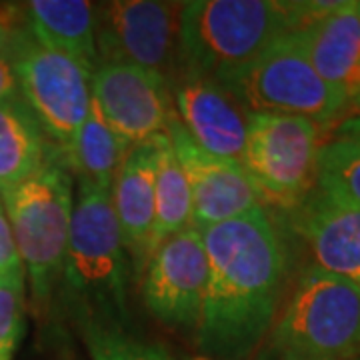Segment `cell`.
<instances>
[{
	"label": "cell",
	"instance_id": "cell-27",
	"mask_svg": "<svg viewBox=\"0 0 360 360\" xmlns=\"http://www.w3.org/2000/svg\"><path fill=\"white\" fill-rule=\"evenodd\" d=\"M270 360H307L302 356H298L295 352H288V350H278V348L269 347Z\"/></svg>",
	"mask_w": 360,
	"mask_h": 360
},
{
	"label": "cell",
	"instance_id": "cell-26",
	"mask_svg": "<svg viewBox=\"0 0 360 360\" xmlns=\"http://www.w3.org/2000/svg\"><path fill=\"white\" fill-rule=\"evenodd\" d=\"M335 136H347V139H356L360 141V110L356 115L347 116L340 127L336 129Z\"/></svg>",
	"mask_w": 360,
	"mask_h": 360
},
{
	"label": "cell",
	"instance_id": "cell-2",
	"mask_svg": "<svg viewBox=\"0 0 360 360\" xmlns=\"http://www.w3.org/2000/svg\"><path fill=\"white\" fill-rule=\"evenodd\" d=\"M296 30H300L296 2H182L176 77L206 78L226 89L276 40Z\"/></svg>",
	"mask_w": 360,
	"mask_h": 360
},
{
	"label": "cell",
	"instance_id": "cell-8",
	"mask_svg": "<svg viewBox=\"0 0 360 360\" xmlns=\"http://www.w3.org/2000/svg\"><path fill=\"white\" fill-rule=\"evenodd\" d=\"M20 96L52 146L65 155L92 106L90 75L60 52L49 51L25 30L6 40Z\"/></svg>",
	"mask_w": 360,
	"mask_h": 360
},
{
	"label": "cell",
	"instance_id": "cell-10",
	"mask_svg": "<svg viewBox=\"0 0 360 360\" xmlns=\"http://www.w3.org/2000/svg\"><path fill=\"white\" fill-rule=\"evenodd\" d=\"M208 281V258L202 234L188 226L172 234L148 258L142 276V302L165 326L198 328Z\"/></svg>",
	"mask_w": 360,
	"mask_h": 360
},
{
	"label": "cell",
	"instance_id": "cell-29",
	"mask_svg": "<svg viewBox=\"0 0 360 360\" xmlns=\"http://www.w3.org/2000/svg\"><path fill=\"white\" fill-rule=\"evenodd\" d=\"M193 360H206V359H193Z\"/></svg>",
	"mask_w": 360,
	"mask_h": 360
},
{
	"label": "cell",
	"instance_id": "cell-1",
	"mask_svg": "<svg viewBox=\"0 0 360 360\" xmlns=\"http://www.w3.org/2000/svg\"><path fill=\"white\" fill-rule=\"evenodd\" d=\"M208 258L196 347L206 360H250L274 324L286 278V248L258 206L200 231Z\"/></svg>",
	"mask_w": 360,
	"mask_h": 360
},
{
	"label": "cell",
	"instance_id": "cell-7",
	"mask_svg": "<svg viewBox=\"0 0 360 360\" xmlns=\"http://www.w3.org/2000/svg\"><path fill=\"white\" fill-rule=\"evenodd\" d=\"M226 89L248 115L302 116L328 124L348 112L345 98L310 63L300 30L281 37Z\"/></svg>",
	"mask_w": 360,
	"mask_h": 360
},
{
	"label": "cell",
	"instance_id": "cell-22",
	"mask_svg": "<svg viewBox=\"0 0 360 360\" xmlns=\"http://www.w3.org/2000/svg\"><path fill=\"white\" fill-rule=\"evenodd\" d=\"M316 188L360 208V141L335 136L322 144L316 167Z\"/></svg>",
	"mask_w": 360,
	"mask_h": 360
},
{
	"label": "cell",
	"instance_id": "cell-30",
	"mask_svg": "<svg viewBox=\"0 0 360 360\" xmlns=\"http://www.w3.org/2000/svg\"><path fill=\"white\" fill-rule=\"evenodd\" d=\"M354 360H360V359H354Z\"/></svg>",
	"mask_w": 360,
	"mask_h": 360
},
{
	"label": "cell",
	"instance_id": "cell-15",
	"mask_svg": "<svg viewBox=\"0 0 360 360\" xmlns=\"http://www.w3.org/2000/svg\"><path fill=\"white\" fill-rule=\"evenodd\" d=\"M158 136V134H156ZM130 146L112 184V205L124 248L134 270L142 272L150 257L156 214L158 139Z\"/></svg>",
	"mask_w": 360,
	"mask_h": 360
},
{
	"label": "cell",
	"instance_id": "cell-12",
	"mask_svg": "<svg viewBox=\"0 0 360 360\" xmlns=\"http://www.w3.org/2000/svg\"><path fill=\"white\" fill-rule=\"evenodd\" d=\"M168 80L134 65H101L90 77L92 104L129 146L167 132Z\"/></svg>",
	"mask_w": 360,
	"mask_h": 360
},
{
	"label": "cell",
	"instance_id": "cell-5",
	"mask_svg": "<svg viewBox=\"0 0 360 360\" xmlns=\"http://www.w3.org/2000/svg\"><path fill=\"white\" fill-rule=\"evenodd\" d=\"M270 347L307 360L359 359L360 286L319 266L304 270Z\"/></svg>",
	"mask_w": 360,
	"mask_h": 360
},
{
	"label": "cell",
	"instance_id": "cell-19",
	"mask_svg": "<svg viewBox=\"0 0 360 360\" xmlns=\"http://www.w3.org/2000/svg\"><path fill=\"white\" fill-rule=\"evenodd\" d=\"M129 150V144L116 136L115 130L106 124L98 108L92 104L72 146L60 156L77 180H86L112 191L118 168Z\"/></svg>",
	"mask_w": 360,
	"mask_h": 360
},
{
	"label": "cell",
	"instance_id": "cell-17",
	"mask_svg": "<svg viewBox=\"0 0 360 360\" xmlns=\"http://www.w3.org/2000/svg\"><path fill=\"white\" fill-rule=\"evenodd\" d=\"M28 32L44 49L60 52L84 66L98 68L96 8L86 0H32L26 2Z\"/></svg>",
	"mask_w": 360,
	"mask_h": 360
},
{
	"label": "cell",
	"instance_id": "cell-6",
	"mask_svg": "<svg viewBox=\"0 0 360 360\" xmlns=\"http://www.w3.org/2000/svg\"><path fill=\"white\" fill-rule=\"evenodd\" d=\"M321 146L319 127L302 116H248L240 165L257 188L260 205L295 212L316 186Z\"/></svg>",
	"mask_w": 360,
	"mask_h": 360
},
{
	"label": "cell",
	"instance_id": "cell-24",
	"mask_svg": "<svg viewBox=\"0 0 360 360\" xmlns=\"http://www.w3.org/2000/svg\"><path fill=\"white\" fill-rule=\"evenodd\" d=\"M20 269H22V262H20L18 248L14 243L13 226L8 222L6 210H4L2 198H0V276Z\"/></svg>",
	"mask_w": 360,
	"mask_h": 360
},
{
	"label": "cell",
	"instance_id": "cell-21",
	"mask_svg": "<svg viewBox=\"0 0 360 360\" xmlns=\"http://www.w3.org/2000/svg\"><path fill=\"white\" fill-rule=\"evenodd\" d=\"M77 328L90 360H174L162 345L136 335L129 324L77 316Z\"/></svg>",
	"mask_w": 360,
	"mask_h": 360
},
{
	"label": "cell",
	"instance_id": "cell-11",
	"mask_svg": "<svg viewBox=\"0 0 360 360\" xmlns=\"http://www.w3.org/2000/svg\"><path fill=\"white\" fill-rule=\"evenodd\" d=\"M167 134L191 184L194 229L202 231L262 206L245 167L238 160L202 150L184 130L174 106L168 116Z\"/></svg>",
	"mask_w": 360,
	"mask_h": 360
},
{
	"label": "cell",
	"instance_id": "cell-9",
	"mask_svg": "<svg viewBox=\"0 0 360 360\" xmlns=\"http://www.w3.org/2000/svg\"><path fill=\"white\" fill-rule=\"evenodd\" d=\"M180 6L158 0L94 4L101 65L141 66L170 82L176 77Z\"/></svg>",
	"mask_w": 360,
	"mask_h": 360
},
{
	"label": "cell",
	"instance_id": "cell-3",
	"mask_svg": "<svg viewBox=\"0 0 360 360\" xmlns=\"http://www.w3.org/2000/svg\"><path fill=\"white\" fill-rule=\"evenodd\" d=\"M129 258L112 191L77 180L60 281L72 319L92 316L129 324Z\"/></svg>",
	"mask_w": 360,
	"mask_h": 360
},
{
	"label": "cell",
	"instance_id": "cell-28",
	"mask_svg": "<svg viewBox=\"0 0 360 360\" xmlns=\"http://www.w3.org/2000/svg\"><path fill=\"white\" fill-rule=\"evenodd\" d=\"M6 46V34L2 32V28H0V49H4Z\"/></svg>",
	"mask_w": 360,
	"mask_h": 360
},
{
	"label": "cell",
	"instance_id": "cell-13",
	"mask_svg": "<svg viewBox=\"0 0 360 360\" xmlns=\"http://www.w3.org/2000/svg\"><path fill=\"white\" fill-rule=\"evenodd\" d=\"M174 112L184 130L210 155L243 160L248 112L232 92L212 80L174 77Z\"/></svg>",
	"mask_w": 360,
	"mask_h": 360
},
{
	"label": "cell",
	"instance_id": "cell-20",
	"mask_svg": "<svg viewBox=\"0 0 360 360\" xmlns=\"http://www.w3.org/2000/svg\"><path fill=\"white\" fill-rule=\"evenodd\" d=\"M156 162V214L150 240V257L172 234L193 226V193L167 132L158 134ZM148 257V258H150Z\"/></svg>",
	"mask_w": 360,
	"mask_h": 360
},
{
	"label": "cell",
	"instance_id": "cell-16",
	"mask_svg": "<svg viewBox=\"0 0 360 360\" xmlns=\"http://www.w3.org/2000/svg\"><path fill=\"white\" fill-rule=\"evenodd\" d=\"M310 63L345 98L348 110H360V0L342 2L335 13L300 30Z\"/></svg>",
	"mask_w": 360,
	"mask_h": 360
},
{
	"label": "cell",
	"instance_id": "cell-14",
	"mask_svg": "<svg viewBox=\"0 0 360 360\" xmlns=\"http://www.w3.org/2000/svg\"><path fill=\"white\" fill-rule=\"evenodd\" d=\"M295 214L314 266L360 286V208L316 188Z\"/></svg>",
	"mask_w": 360,
	"mask_h": 360
},
{
	"label": "cell",
	"instance_id": "cell-23",
	"mask_svg": "<svg viewBox=\"0 0 360 360\" xmlns=\"http://www.w3.org/2000/svg\"><path fill=\"white\" fill-rule=\"evenodd\" d=\"M25 269L0 276V360H13L25 335Z\"/></svg>",
	"mask_w": 360,
	"mask_h": 360
},
{
	"label": "cell",
	"instance_id": "cell-25",
	"mask_svg": "<svg viewBox=\"0 0 360 360\" xmlns=\"http://www.w3.org/2000/svg\"><path fill=\"white\" fill-rule=\"evenodd\" d=\"M20 96V89H18V80H16V72H14L13 58L4 49H0V103L13 101Z\"/></svg>",
	"mask_w": 360,
	"mask_h": 360
},
{
	"label": "cell",
	"instance_id": "cell-18",
	"mask_svg": "<svg viewBox=\"0 0 360 360\" xmlns=\"http://www.w3.org/2000/svg\"><path fill=\"white\" fill-rule=\"evenodd\" d=\"M52 148L22 96L0 103V196L34 174Z\"/></svg>",
	"mask_w": 360,
	"mask_h": 360
},
{
	"label": "cell",
	"instance_id": "cell-4",
	"mask_svg": "<svg viewBox=\"0 0 360 360\" xmlns=\"http://www.w3.org/2000/svg\"><path fill=\"white\" fill-rule=\"evenodd\" d=\"M72 191V172L60 153L52 148L34 174L0 196L37 314L49 312L54 290L63 281L75 205Z\"/></svg>",
	"mask_w": 360,
	"mask_h": 360
}]
</instances>
